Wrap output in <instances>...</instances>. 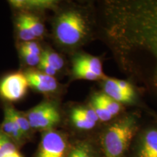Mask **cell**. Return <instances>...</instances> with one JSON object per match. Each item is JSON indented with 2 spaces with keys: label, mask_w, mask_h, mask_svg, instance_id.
<instances>
[{
  "label": "cell",
  "mask_w": 157,
  "mask_h": 157,
  "mask_svg": "<svg viewBox=\"0 0 157 157\" xmlns=\"http://www.w3.org/2000/svg\"><path fill=\"white\" fill-rule=\"evenodd\" d=\"M115 82L118 87L121 88V90H124V92H127L128 93L135 94L134 89H133L132 85L129 82L124 81V80H119V79H115Z\"/></svg>",
  "instance_id": "484cf974"
},
{
  "label": "cell",
  "mask_w": 157,
  "mask_h": 157,
  "mask_svg": "<svg viewBox=\"0 0 157 157\" xmlns=\"http://www.w3.org/2000/svg\"><path fill=\"white\" fill-rule=\"evenodd\" d=\"M21 56L24 60L25 63L30 66H38L41 60V56H36V55L31 54L30 52H26L23 50H21Z\"/></svg>",
  "instance_id": "7402d4cb"
},
{
  "label": "cell",
  "mask_w": 157,
  "mask_h": 157,
  "mask_svg": "<svg viewBox=\"0 0 157 157\" xmlns=\"http://www.w3.org/2000/svg\"><path fill=\"white\" fill-rule=\"evenodd\" d=\"M29 86L24 73L10 74L0 82V95L8 101H17L24 97Z\"/></svg>",
  "instance_id": "8992f818"
},
{
  "label": "cell",
  "mask_w": 157,
  "mask_h": 157,
  "mask_svg": "<svg viewBox=\"0 0 157 157\" xmlns=\"http://www.w3.org/2000/svg\"><path fill=\"white\" fill-rule=\"evenodd\" d=\"M10 2L20 9H47L52 8L56 5V2L50 0H13Z\"/></svg>",
  "instance_id": "4fadbf2b"
},
{
  "label": "cell",
  "mask_w": 157,
  "mask_h": 157,
  "mask_svg": "<svg viewBox=\"0 0 157 157\" xmlns=\"http://www.w3.org/2000/svg\"><path fill=\"white\" fill-rule=\"evenodd\" d=\"M16 25L17 34H18L19 38L21 40L23 41L24 42L34 41L35 37L31 33L30 29H29V25L24 18V16H23V14L19 15L18 17L17 18Z\"/></svg>",
  "instance_id": "e0dca14e"
},
{
  "label": "cell",
  "mask_w": 157,
  "mask_h": 157,
  "mask_svg": "<svg viewBox=\"0 0 157 157\" xmlns=\"http://www.w3.org/2000/svg\"><path fill=\"white\" fill-rule=\"evenodd\" d=\"M21 50L26 51V52H30L31 54L36 55V56H41V54H42V50H41L40 47L34 41L23 42V44L21 45Z\"/></svg>",
  "instance_id": "cb8c5ba5"
},
{
  "label": "cell",
  "mask_w": 157,
  "mask_h": 157,
  "mask_svg": "<svg viewBox=\"0 0 157 157\" xmlns=\"http://www.w3.org/2000/svg\"><path fill=\"white\" fill-rule=\"evenodd\" d=\"M71 119L72 123L76 128L83 129V130H89V129H93L96 126V124H97L93 121L89 120L83 116L80 115L74 109L72 110L71 113Z\"/></svg>",
  "instance_id": "ac0fdd59"
},
{
  "label": "cell",
  "mask_w": 157,
  "mask_h": 157,
  "mask_svg": "<svg viewBox=\"0 0 157 157\" xmlns=\"http://www.w3.org/2000/svg\"><path fill=\"white\" fill-rule=\"evenodd\" d=\"M74 110L80 115L83 116L84 117L87 118L90 121H93L95 123H97L99 121L97 115L92 108H76Z\"/></svg>",
  "instance_id": "603a6c76"
},
{
  "label": "cell",
  "mask_w": 157,
  "mask_h": 157,
  "mask_svg": "<svg viewBox=\"0 0 157 157\" xmlns=\"http://www.w3.org/2000/svg\"><path fill=\"white\" fill-rule=\"evenodd\" d=\"M134 115L125 116L111 124L103 133L102 146L105 157H121L137 130Z\"/></svg>",
  "instance_id": "3957f363"
},
{
  "label": "cell",
  "mask_w": 157,
  "mask_h": 157,
  "mask_svg": "<svg viewBox=\"0 0 157 157\" xmlns=\"http://www.w3.org/2000/svg\"><path fill=\"white\" fill-rule=\"evenodd\" d=\"M74 62L83 66L99 78H105L103 74L102 63L99 58L87 55H80L74 58Z\"/></svg>",
  "instance_id": "8fae6325"
},
{
  "label": "cell",
  "mask_w": 157,
  "mask_h": 157,
  "mask_svg": "<svg viewBox=\"0 0 157 157\" xmlns=\"http://www.w3.org/2000/svg\"><path fill=\"white\" fill-rule=\"evenodd\" d=\"M25 75L29 86L42 93H53L58 88V82L54 76L47 75L41 71L29 70Z\"/></svg>",
  "instance_id": "52a82bcc"
},
{
  "label": "cell",
  "mask_w": 157,
  "mask_h": 157,
  "mask_svg": "<svg viewBox=\"0 0 157 157\" xmlns=\"http://www.w3.org/2000/svg\"><path fill=\"white\" fill-rule=\"evenodd\" d=\"M104 94L109 96L119 103H129L134 101L135 94L124 92L118 87L115 79H106L103 84Z\"/></svg>",
  "instance_id": "30bf717a"
},
{
  "label": "cell",
  "mask_w": 157,
  "mask_h": 157,
  "mask_svg": "<svg viewBox=\"0 0 157 157\" xmlns=\"http://www.w3.org/2000/svg\"><path fill=\"white\" fill-rule=\"evenodd\" d=\"M90 31L89 20L83 12L71 9L63 12L55 23L54 34L60 44L76 47L87 38Z\"/></svg>",
  "instance_id": "7a4b0ae2"
},
{
  "label": "cell",
  "mask_w": 157,
  "mask_h": 157,
  "mask_svg": "<svg viewBox=\"0 0 157 157\" xmlns=\"http://www.w3.org/2000/svg\"><path fill=\"white\" fill-rule=\"evenodd\" d=\"M103 29L123 69L157 93V0L107 1Z\"/></svg>",
  "instance_id": "6da1fadb"
},
{
  "label": "cell",
  "mask_w": 157,
  "mask_h": 157,
  "mask_svg": "<svg viewBox=\"0 0 157 157\" xmlns=\"http://www.w3.org/2000/svg\"><path fill=\"white\" fill-rule=\"evenodd\" d=\"M1 132L10 138L18 147L24 143L25 139L7 107L5 109V117L1 125Z\"/></svg>",
  "instance_id": "9c48e42d"
},
{
  "label": "cell",
  "mask_w": 157,
  "mask_h": 157,
  "mask_svg": "<svg viewBox=\"0 0 157 157\" xmlns=\"http://www.w3.org/2000/svg\"><path fill=\"white\" fill-rule=\"evenodd\" d=\"M73 73L76 78H82V79L89 80V81H97L101 79L95 74L90 71L87 68L77 63H73Z\"/></svg>",
  "instance_id": "44dd1931"
},
{
  "label": "cell",
  "mask_w": 157,
  "mask_h": 157,
  "mask_svg": "<svg viewBox=\"0 0 157 157\" xmlns=\"http://www.w3.org/2000/svg\"><path fill=\"white\" fill-rule=\"evenodd\" d=\"M31 129L48 131L60 122V115L53 103L43 102L25 113Z\"/></svg>",
  "instance_id": "277c9868"
},
{
  "label": "cell",
  "mask_w": 157,
  "mask_h": 157,
  "mask_svg": "<svg viewBox=\"0 0 157 157\" xmlns=\"http://www.w3.org/2000/svg\"><path fill=\"white\" fill-rule=\"evenodd\" d=\"M41 59L50 65L51 67L53 68L57 71L61 70L63 67L64 62L63 58L53 51L48 50L43 51L41 54Z\"/></svg>",
  "instance_id": "2e32d148"
},
{
  "label": "cell",
  "mask_w": 157,
  "mask_h": 157,
  "mask_svg": "<svg viewBox=\"0 0 157 157\" xmlns=\"http://www.w3.org/2000/svg\"><path fill=\"white\" fill-rule=\"evenodd\" d=\"M137 157H157V128L143 132L137 146Z\"/></svg>",
  "instance_id": "ba28073f"
},
{
  "label": "cell",
  "mask_w": 157,
  "mask_h": 157,
  "mask_svg": "<svg viewBox=\"0 0 157 157\" xmlns=\"http://www.w3.org/2000/svg\"><path fill=\"white\" fill-rule=\"evenodd\" d=\"M68 152V142L64 135L50 129L43 133L36 157H67Z\"/></svg>",
  "instance_id": "5b68a950"
},
{
  "label": "cell",
  "mask_w": 157,
  "mask_h": 157,
  "mask_svg": "<svg viewBox=\"0 0 157 157\" xmlns=\"http://www.w3.org/2000/svg\"><path fill=\"white\" fill-rule=\"evenodd\" d=\"M23 16L35 39L42 36L44 33V27L40 19L34 15L27 13H23Z\"/></svg>",
  "instance_id": "9a60e30c"
},
{
  "label": "cell",
  "mask_w": 157,
  "mask_h": 157,
  "mask_svg": "<svg viewBox=\"0 0 157 157\" xmlns=\"http://www.w3.org/2000/svg\"><path fill=\"white\" fill-rule=\"evenodd\" d=\"M5 157H23V156H22V154L19 152V151L17 150L16 151L12 153V154L7 155V156H5Z\"/></svg>",
  "instance_id": "4316f807"
},
{
  "label": "cell",
  "mask_w": 157,
  "mask_h": 157,
  "mask_svg": "<svg viewBox=\"0 0 157 157\" xmlns=\"http://www.w3.org/2000/svg\"><path fill=\"white\" fill-rule=\"evenodd\" d=\"M67 157H99L93 144L87 140L78 141L69 151Z\"/></svg>",
  "instance_id": "7c38bea8"
},
{
  "label": "cell",
  "mask_w": 157,
  "mask_h": 157,
  "mask_svg": "<svg viewBox=\"0 0 157 157\" xmlns=\"http://www.w3.org/2000/svg\"><path fill=\"white\" fill-rule=\"evenodd\" d=\"M91 108L95 111L99 121H108L112 119L113 117L109 112V111L104 107V105L100 102L98 98L95 95L92 101Z\"/></svg>",
  "instance_id": "ffe728a7"
},
{
  "label": "cell",
  "mask_w": 157,
  "mask_h": 157,
  "mask_svg": "<svg viewBox=\"0 0 157 157\" xmlns=\"http://www.w3.org/2000/svg\"><path fill=\"white\" fill-rule=\"evenodd\" d=\"M38 66H39V70H40V71L45 74H47V75L55 76L56 75L57 72H58L57 71L55 70L53 68L51 67L50 65L47 63L46 62H44V60H42V59H41L40 63H39Z\"/></svg>",
  "instance_id": "d4e9b609"
},
{
  "label": "cell",
  "mask_w": 157,
  "mask_h": 157,
  "mask_svg": "<svg viewBox=\"0 0 157 157\" xmlns=\"http://www.w3.org/2000/svg\"><path fill=\"white\" fill-rule=\"evenodd\" d=\"M100 102L103 104L104 107L112 115V117L117 115L121 110V105L118 102L115 101L112 98L104 93H100L95 95Z\"/></svg>",
  "instance_id": "d6986e66"
},
{
  "label": "cell",
  "mask_w": 157,
  "mask_h": 157,
  "mask_svg": "<svg viewBox=\"0 0 157 157\" xmlns=\"http://www.w3.org/2000/svg\"><path fill=\"white\" fill-rule=\"evenodd\" d=\"M9 111L10 112L12 117H13L15 122H16L17 125L18 126L20 130H21V133H22L24 139H28L30 137L31 131L33 130L29 124V121L27 120L25 116H23L22 113H19L16 110H15L12 107H7Z\"/></svg>",
  "instance_id": "5bb4252c"
}]
</instances>
